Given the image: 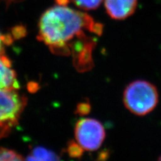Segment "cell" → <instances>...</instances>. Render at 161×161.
Wrapping results in <instances>:
<instances>
[{
	"mask_svg": "<svg viewBox=\"0 0 161 161\" xmlns=\"http://www.w3.org/2000/svg\"><path fill=\"white\" fill-rule=\"evenodd\" d=\"M17 90L0 88V138L17 124L26 105V99Z\"/></svg>",
	"mask_w": 161,
	"mask_h": 161,
	"instance_id": "cell-3",
	"label": "cell"
},
{
	"mask_svg": "<svg viewBox=\"0 0 161 161\" xmlns=\"http://www.w3.org/2000/svg\"><path fill=\"white\" fill-rule=\"evenodd\" d=\"M124 103L131 113L142 116L156 108L158 93L153 84L144 80L130 83L124 92Z\"/></svg>",
	"mask_w": 161,
	"mask_h": 161,
	"instance_id": "cell-2",
	"label": "cell"
},
{
	"mask_svg": "<svg viewBox=\"0 0 161 161\" xmlns=\"http://www.w3.org/2000/svg\"><path fill=\"white\" fill-rule=\"evenodd\" d=\"M157 161H161V156L160 157L158 158V160Z\"/></svg>",
	"mask_w": 161,
	"mask_h": 161,
	"instance_id": "cell-11",
	"label": "cell"
},
{
	"mask_svg": "<svg viewBox=\"0 0 161 161\" xmlns=\"http://www.w3.org/2000/svg\"><path fill=\"white\" fill-rule=\"evenodd\" d=\"M71 1L79 8L88 11V10L97 9L103 0H71Z\"/></svg>",
	"mask_w": 161,
	"mask_h": 161,
	"instance_id": "cell-8",
	"label": "cell"
},
{
	"mask_svg": "<svg viewBox=\"0 0 161 161\" xmlns=\"http://www.w3.org/2000/svg\"><path fill=\"white\" fill-rule=\"evenodd\" d=\"M75 136L80 148L96 150L105 140V131L100 122L92 118L79 119L75 125Z\"/></svg>",
	"mask_w": 161,
	"mask_h": 161,
	"instance_id": "cell-4",
	"label": "cell"
},
{
	"mask_svg": "<svg viewBox=\"0 0 161 161\" xmlns=\"http://www.w3.org/2000/svg\"><path fill=\"white\" fill-rule=\"evenodd\" d=\"M25 161H61L57 154L44 148L37 147L25 160Z\"/></svg>",
	"mask_w": 161,
	"mask_h": 161,
	"instance_id": "cell-7",
	"label": "cell"
},
{
	"mask_svg": "<svg viewBox=\"0 0 161 161\" xmlns=\"http://www.w3.org/2000/svg\"><path fill=\"white\" fill-rule=\"evenodd\" d=\"M19 82L10 60L4 54L0 55V88L18 89Z\"/></svg>",
	"mask_w": 161,
	"mask_h": 161,
	"instance_id": "cell-6",
	"label": "cell"
},
{
	"mask_svg": "<svg viewBox=\"0 0 161 161\" xmlns=\"http://www.w3.org/2000/svg\"><path fill=\"white\" fill-rule=\"evenodd\" d=\"M102 31V25L86 13L58 5L48 9L40 17L38 39L54 52L65 53L75 39L87 37L85 32L101 35Z\"/></svg>",
	"mask_w": 161,
	"mask_h": 161,
	"instance_id": "cell-1",
	"label": "cell"
},
{
	"mask_svg": "<svg viewBox=\"0 0 161 161\" xmlns=\"http://www.w3.org/2000/svg\"><path fill=\"white\" fill-rule=\"evenodd\" d=\"M0 161H25V160L15 151L0 147Z\"/></svg>",
	"mask_w": 161,
	"mask_h": 161,
	"instance_id": "cell-9",
	"label": "cell"
},
{
	"mask_svg": "<svg viewBox=\"0 0 161 161\" xmlns=\"http://www.w3.org/2000/svg\"><path fill=\"white\" fill-rule=\"evenodd\" d=\"M8 38H6V36H3L1 32H0V55L4 54L5 45L6 44Z\"/></svg>",
	"mask_w": 161,
	"mask_h": 161,
	"instance_id": "cell-10",
	"label": "cell"
},
{
	"mask_svg": "<svg viewBox=\"0 0 161 161\" xmlns=\"http://www.w3.org/2000/svg\"><path fill=\"white\" fill-rule=\"evenodd\" d=\"M109 16L117 20L124 19L134 13L138 0H104Z\"/></svg>",
	"mask_w": 161,
	"mask_h": 161,
	"instance_id": "cell-5",
	"label": "cell"
}]
</instances>
